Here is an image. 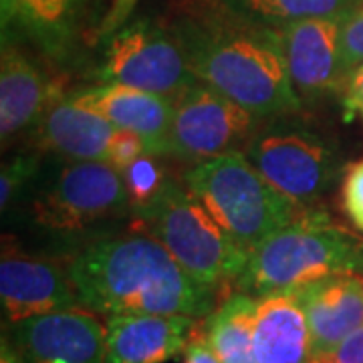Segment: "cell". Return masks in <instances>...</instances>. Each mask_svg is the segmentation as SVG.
<instances>
[{
  "label": "cell",
  "instance_id": "1",
  "mask_svg": "<svg viewBox=\"0 0 363 363\" xmlns=\"http://www.w3.org/2000/svg\"><path fill=\"white\" fill-rule=\"evenodd\" d=\"M79 305L95 315H184L214 311L216 289L202 285L152 234L95 240L69 264Z\"/></svg>",
  "mask_w": 363,
  "mask_h": 363
},
{
  "label": "cell",
  "instance_id": "2",
  "mask_svg": "<svg viewBox=\"0 0 363 363\" xmlns=\"http://www.w3.org/2000/svg\"><path fill=\"white\" fill-rule=\"evenodd\" d=\"M168 26L198 81L262 119L301 111L277 28L248 23L214 2L212 11L180 14Z\"/></svg>",
  "mask_w": 363,
  "mask_h": 363
},
{
  "label": "cell",
  "instance_id": "3",
  "mask_svg": "<svg viewBox=\"0 0 363 363\" xmlns=\"http://www.w3.org/2000/svg\"><path fill=\"white\" fill-rule=\"evenodd\" d=\"M333 274L363 277V236L335 224L323 210L309 208L248 255L234 286L262 297Z\"/></svg>",
  "mask_w": 363,
  "mask_h": 363
},
{
  "label": "cell",
  "instance_id": "4",
  "mask_svg": "<svg viewBox=\"0 0 363 363\" xmlns=\"http://www.w3.org/2000/svg\"><path fill=\"white\" fill-rule=\"evenodd\" d=\"M184 184L247 255L309 210L281 194L242 154L192 164Z\"/></svg>",
  "mask_w": 363,
  "mask_h": 363
},
{
  "label": "cell",
  "instance_id": "5",
  "mask_svg": "<svg viewBox=\"0 0 363 363\" xmlns=\"http://www.w3.org/2000/svg\"><path fill=\"white\" fill-rule=\"evenodd\" d=\"M133 212L143 230L168 248L202 285L218 291L224 283H234L247 264V252L224 233L188 186L172 176L150 204Z\"/></svg>",
  "mask_w": 363,
  "mask_h": 363
},
{
  "label": "cell",
  "instance_id": "6",
  "mask_svg": "<svg viewBox=\"0 0 363 363\" xmlns=\"http://www.w3.org/2000/svg\"><path fill=\"white\" fill-rule=\"evenodd\" d=\"M242 156L281 194L303 208H313L343 172L337 147L321 131L301 121L298 113L267 117Z\"/></svg>",
  "mask_w": 363,
  "mask_h": 363
},
{
  "label": "cell",
  "instance_id": "7",
  "mask_svg": "<svg viewBox=\"0 0 363 363\" xmlns=\"http://www.w3.org/2000/svg\"><path fill=\"white\" fill-rule=\"evenodd\" d=\"M131 208L125 178L107 162L67 160L39 188L30 204L33 222L49 233L91 230Z\"/></svg>",
  "mask_w": 363,
  "mask_h": 363
},
{
  "label": "cell",
  "instance_id": "8",
  "mask_svg": "<svg viewBox=\"0 0 363 363\" xmlns=\"http://www.w3.org/2000/svg\"><path fill=\"white\" fill-rule=\"evenodd\" d=\"M105 40L101 63L95 71L99 83H116L176 99L198 81L169 26L138 18Z\"/></svg>",
  "mask_w": 363,
  "mask_h": 363
},
{
  "label": "cell",
  "instance_id": "9",
  "mask_svg": "<svg viewBox=\"0 0 363 363\" xmlns=\"http://www.w3.org/2000/svg\"><path fill=\"white\" fill-rule=\"evenodd\" d=\"M264 119L220 91L196 81L174 99L166 156L182 164L242 154Z\"/></svg>",
  "mask_w": 363,
  "mask_h": 363
},
{
  "label": "cell",
  "instance_id": "10",
  "mask_svg": "<svg viewBox=\"0 0 363 363\" xmlns=\"http://www.w3.org/2000/svg\"><path fill=\"white\" fill-rule=\"evenodd\" d=\"M341 16L305 18L279 28L289 77L297 97L305 104H315L331 93H341L343 71L339 39Z\"/></svg>",
  "mask_w": 363,
  "mask_h": 363
},
{
  "label": "cell",
  "instance_id": "11",
  "mask_svg": "<svg viewBox=\"0 0 363 363\" xmlns=\"http://www.w3.org/2000/svg\"><path fill=\"white\" fill-rule=\"evenodd\" d=\"M9 339L25 363H105V325L83 307L13 325Z\"/></svg>",
  "mask_w": 363,
  "mask_h": 363
},
{
  "label": "cell",
  "instance_id": "12",
  "mask_svg": "<svg viewBox=\"0 0 363 363\" xmlns=\"http://www.w3.org/2000/svg\"><path fill=\"white\" fill-rule=\"evenodd\" d=\"M0 303L2 317L18 325L40 315L81 307L69 267L37 257L4 250L0 260Z\"/></svg>",
  "mask_w": 363,
  "mask_h": 363
},
{
  "label": "cell",
  "instance_id": "13",
  "mask_svg": "<svg viewBox=\"0 0 363 363\" xmlns=\"http://www.w3.org/2000/svg\"><path fill=\"white\" fill-rule=\"evenodd\" d=\"M73 101L99 113L117 130L133 131L145 145V154L166 156L174 99L116 83H99L67 93Z\"/></svg>",
  "mask_w": 363,
  "mask_h": 363
},
{
  "label": "cell",
  "instance_id": "14",
  "mask_svg": "<svg viewBox=\"0 0 363 363\" xmlns=\"http://www.w3.org/2000/svg\"><path fill=\"white\" fill-rule=\"evenodd\" d=\"M196 321L184 315H111L105 321V363H166L186 351Z\"/></svg>",
  "mask_w": 363,
  "mask_h": 363
},
{
  "label": "cell",
  "instance_id": "15",
  "mask_svg": "<svg viewBox=\"0 0 363 363\" xmlns=\"http://www.w3.org/2000/svg\"><path fill=\"white\" fill-rule=\"evenodd\" d=\"M293 291L307 315L311 359L335 350L343 339L363 327L362 274H333Z\"/></svg>",
  "mask_w": 363,
  "mask_h": 363
},
{
  "label": "cell",
  "instance_id": "16",
  "mask_svg": "<svg viewBox=\"0 0 363 363\" xmlns=\"http://www.w3.org/2000/svg\"><path fill=\"white\" fill-rule=\"evenodd\" d=\"M59 95L37 63L13 43H2L0 59V135L6 147L21 133L37 130Z\"/></svg>",
  "mask_w": 363,
  "mask_h": 363
},
{
  "label": "cell",
  "instance_id": "17",
  "mask_svg": "<svg viewBox=\"0 0 363 363\" xmlns=\"http://www.w3.org/2000/svg\"><path fill=\"white\" fill-rule=\"evenodd\" d=\"M35 131L39 145L47 152L65 160L109 164L119 130L99 113L63 95L45 111Z\"/></svg>",
  "mask_w": 363,
  "mask_h": 363
},
{
  "label": "cell",
  "instance_id": "18",
  "mask_svg": "<svg viewBox=\"0 0 363 363\" xmlns=\"http://www.w3.org/2000/svg\"><path fill=\"white\" fill-rule=\"evenodd\" d=\"M252 347L257 363L311 362V331L295 291L257 297Z\"/></svg>",
  "mask_w": 363,
  "mask_h": 363
},
{
  "label": "cell",
  "instance_id": "19",
  "mask_svg": "<svg viewBox=\"0 0 363 363\" xmlns=\"http://www.w3.org/2000/svg\"><path fill=\"white\" fill-rule=\"evenodd\" d=\"M6 6L52 63L75 59L89 21V0H4Z\"/></svg>",
  "mask_w": 363,
  "mask_h": 363
},
{
  "label": "cell",
  "instance_id": "20",
  "mask_svg": "<svg viewBox=\"0 0 363 363\" xmlns=\"http://www.w3.org/2000/svg\"><path fill=\"white\" fill-rule=\"evenodd\" d=\"M257 297L236 291L208 315L206 341L220 363H257L252 347Z\"/></svg>",
  "mask_w": 363,
  "mask_h": 363
},
{
  "label": "cell",
  "instance_id": "21",
  "mask_svg": "<svg viewBox=\"0 0 363 363\" xmlns=\"http://www.w3.org/2000/svg\"><path fill=\"white\" fill-rule=\"evenodd\" d=\"M226 13L255 25L283 28L305 18L341 16L362 0H210Z\"/></svg>",
  "mask_w": 363,
  "mask_h": 363
},
{
  "label": "cell",
  "instance_id": "22",
  "mask_svg": "<svg viewBox=\"0 0 363 363\" xmlns=\"http://www.w3.org/2000/svg\"><path fill=\"white\" fill-rule=\"evenodd\" d=\"M121 174L125 178V186L130 192L133 210L150 204L169 178L164 168L160 166L157 156H152V154H142L138 160H133Z\"/></svg>",
  "mask_w": 363,
  "mask_h": 363
},
{
  "label": "cell",
  "instance_id": "23",
  "mask_svg": "<svg viewBox=\"0 0 363 363\" xmlns=\"http://www.w3.org/2000/svg\"><path fill=\"white\" fill-rule=\"evenodd\" d=\"M39 172V157L37 156H16L9 164L2 166L0 176V208L6 212L16 202V198L23 194L26 186L35 180Z\"/></svg>",
  "mask_w": 363,
  "mask_h": 363
},
{
  "label": "cell",
  "instance_id": "24",
  "mask_svg": "<svg viewBox=\"0 0 363 363\" xmlns=\"http://www.w3.org/2000/svg\"><path fill=\"white\" fill-rule=\"evenodd\" d=\"M339 55H341V71L345 81L351 71L363 63V0L343 18Z\"/></svg>",
  "mask_w": 363,
  "mask_h": 363
},
{
  "label": "cell",
  "instance_id": "25",
  "mask_svg": "<svg viewBox=\"0 0 363 363\" xmlns=\"http://www.w3.org/2000/svg\"><path fill=\"white\" fill-rule=\"evenodd\" d=\"M341 206L351 224L363 233V160L351 164L341 184Z\"/></svg>",
  "mask_w": 363,
  "mask_h": 363
},
{
  "label": "cell",
  "instance_id": "26",
  "mask_svg": "<svg viewBox=\"0 0 363 363\" xmlns=\"http://www.w3.org/2000/svg\"><path fill=\"white\" fill-rule=\"evenodd\" d=\"M341 107H343V116L350 121L355 116H359L363 111V63L355 67L350 75L343 81L341 87Z\"/></svg>",
  "mask_w": 363,
  "mask_h": 363
},
{
  "label": "cell",
  "instance_id": "27",
  "mask_svg": "<svg viewBox=\"0 0 363 363\" xmlns=\"http://www.w3.org/2000/svg\"><path fill=\"white\" fill-rule=\"evenodd\" d=\"M309 363H363V327L343 339L335 350L315 357Z\"/></svg>",
  "mask_w": 363,
  "mask_h": 363
},
{
  "label": "cell",
  "instance_id": "28",
  "mask_svg": "<svg viewBox=\"0 0 363 363\" xmlns=\"http://www.w3.org/2000/svg\"><path fill=\"white\" fill-rule=\"evenodd\" d=\"M135 4H138V0H113L109 13L105 16L104 25H101L99 37L107 39V37H111L116 30H119L121 26L125 25L131 13H133V9H135Z\"/></svg>",
  "mask_w": 363,
  "mask_h": 363
},
{
  "label": "cell",
  "instance_id": "29",
  "mask_svg": "<svg viewBox=\"0 0 363 363\" xmlns=\"http://www.w3.org/2000/svg\"><path fill=\"white\" fill-rule=\"evenodd\" d=\"M184 363H220L216 353L212 351L206 337H196L186 347V362Z\"/></svg>",
  "mask_w": 363,
  "mask_h": 363
},
{
  "label": "cell",
  "instance_id": "30",
  "mask_svg": "<svg viewBox=\"0 0 363 363\" xmlns=\"http://www.w3.org/2000/svg\"><path fill=\"white\" fill-rule=\"evenodd\" d=\"M0 363H25L18 350L13 345V341L6 337H2V353H0Z\"/></svg>",
  "mask_w": 363,
  "mask_h": 363
},
{
  "label": "cell",
  "instance_id": "31",
  "mask_svg": "<svg viewBox=\"0 0 363 363\" xmlns=\"http://www.w3.org/2000/svg\"><path fill=\"white\" fill-rule=\"evenodd\" d=\"M359 117H362V119H363V111H362V113H359Z\"/></svg>",
  "mask_w": 363,
  "mask_h": 363
}]
</instances>
